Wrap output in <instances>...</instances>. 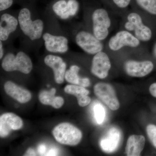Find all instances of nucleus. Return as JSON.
Listing matches in <instances>:
<instances>
[{"instance_id": "obj_1", "label": "nucleus", "mask_w": 156, "mask_h": 156, "mask_svg": "<svg viewBox=\"0 0 156 156\" xmlns=\"http://www.w3.org/2000/svg\"><path fill=\"white\" fill-rule=\"evenodd\" d=\"M20 34V48L26 52H38L44 46L43 35L45 21L43 14L40 15L30 7L23 6L18 11Z\"/></svg>"}, {"instance_id": "obj_2", "label": "nucleus", "mask_w": 156, "mask_h": 156, "mask_svg": "<svg viewBox=\"0 0 156 156\" xmlns=\"http://www.w3.org/2000/svg\"><path fill=\"white\" fill-rule=\"evenodd\" d=\"M42 14L45 21L43 40L46 53L67 54L69 52V39L59 20L48 9Z\"/></svg>"}, {"instance_id": "obj_3", "label": "nucleus", "mask_w": 156, "mask_h": 156, "mask_svg": "<svg viewBox=\"0 0 156 156\" xmlns=\"http://www.w3.org/2000/svg\"><path fill=\"white\" fill-rule=\"evenodd\" d=\"M74 23L66 22L62 27L67 34L69 40H72L78 47L89 55H94L102 51L103 45L101 41L94 36L92 32L78 28Z\"/></svg>"}, {"instance_id": "obj_4", "label": "nucleus", "mask_w": 156, "mask_h": 156, "mask_svg": "<svg viewBox=\"0 0 156 156\" xmlns=\"http://www.w3.org/2000/svg\"><path fill=\"white\" fill-rule=\"evenodd\" d=\"M6 47V51L2 59V67L7 72H18L29 74L33 68L32 61L27 53L13 45Z\"/></svg>"}, {"instance_id": "obj_5", "label": "nucleus", "mask_w": 156, "mask_h": 156, "mask_svg": "<svg viewBox=\"0 0 156 156\" xmlns=\"http://www.w3.org/2000/svg\"><path fill=\"white\" fill-rule=\"evenodd\" d=\"M0 41L5 47L13 44L20 34L17 12L7 11L0 12Z\"/></svg>"}, {"instance_id": "obj_6", "label": "nucleus", "mask_w": 156, "mask_h": 156, "mask_svg": "<svg viewBox=\"0 0 156 156\" xmlns=\"http://www.w3.org/2000/svg\"><path fill=\"white\" fill-rule=\"evenodd\" d=\"M90 19L92 34L101 41L105 40L108 36L111 24L107 11L101 8L95 9L91 13Z\"/></svg>"}, {"instance_id": "obj_7", "label": "nucleus", "mask_w": 156, "mask_h": 156, "mask_svg": "<svg viewBox=\"0 0 156 156\" xmlns=\"http://www.w3.org/2000/svg\"><path fill=\"white\" fill-rule=\"evenodd\" d=\"M53 134L58 143L70 146L78 144L83 136L80 130L69 123L58 124L53 129Z\"/></svg>"}, {"instance_id": "obj_8", "label": "nucleus", "mask_w": 156, "mask_h": 156, "mask_svg": "<svg viewBox=\"0 0 156 156\" xmlns=\"http://www.w3.org/2000/svg\"><path fill=\"white\" fill-rule=\"evenodd\" d=\"M79 8L77 0H56L48 9L59 20L68 22L77 14Z\"/></svg>"}, {"instance_id": "obj_9", "label": "nucleus", "mask_w": 156, "mask_h": 156, "mask_svg": "<svg viewBox=\"0 0 156 156\" xmlns=\"http://www.w3.org/2000/svg\"><path fill=\"white\" fill-rule=\"evenodd\" d=\"M128 21L125 23V27L127 31H134V35L139 41H148L152 37V32L143 23L142 18L136 13H130L127 17Z\"/></svg>"}, {"instance_id": "obj_10", "label": "nucleus", "mask_w": 156, "mask_h": 156, "mask_svg": "<svg viewBox=\"0 0 156 156\" xmlns=\"http://www.w3.org/2000/svg\"><path fill=\"white\" fill-rule=\"evenodd\" d=\"M43 62L53 71L55 82L58 84L62 83L64 80L67 64L61 55L46 53L43 58Z\"/></svg>"}, {"instance_id": "obj_11", "label": "nucleus", "mask_w": 156, "mask_h": 156, "mask_svg": "<svg viewBox=\"0 0 156 156\" xmlns=\"http://www.w3.org/2000/svg\"><path fill=\"white\" fill-rule=\"evenodd\" d=\"M95 95L112 110H117L120 107L115 89L109 84L99 83L94 87Z\"/></svg>"}, {"instance_id": "obj_12", "label": "nucleus", "mask_w": 156, "mask_h": 156, "mask_svg": "<svg viewBox=\"0 0 156 156\" xmlns=\"http://www.w3.org/2000/svg\"><path fill=\"white\" fill-rule=\"evenodd\" d=\"M140 41L135 36L127 30L118 32L110 39L109 48L113 51H118L124 47L136 48Z\"/></svg>"}, {"instance_id": "obj_13", "label": "nucleus", "mask_w": 156, "mask_h": 156, "mask_svg": "<svg viewBox=\"0 0 156 156\" xmlns=\"http://www.w3.org/2000/svg\"><path fill=\"white\" fill-rule=\"evenodd\" d=\"M93 55L91 73L99 79H105L108 76L109 71L111 68V63L108 56L102 51Z\"/></svg>"}, {"instance_id": "obj_14", "label": "nucleus", "mask_w": 156, "mask_h": 156, "mask_svg": "<svg viewBox=\"0 0 156 156\" xmlns=\"http://www.w3.org/2000/svg\"><path fill=\"white\" fill-rule=\"evenodd\" d=\"M23 126L22 119L13 113H5L0 117V136L5 137L12 130L20 129Z\"/></svg>"}, {"instance_id": "obj_15", "label": "nucleus", "mask_w": 156, "mask_h": 156, "mask_svg": "<svg viewBox=\"0 0 156 156\" xmlns=\"http://www.w3.org/2000/svg\"><path fill=\"white\" fill-rule=\"evenodd\" d=\"M154 64L150 61L129 60L126 62L125 69L128 76L134 77H143L151 72Z\"/></svg>"}, {"instance_id": "obj_16", "label": "nucleus", "mask_w": 156, "mask_h": 156, "mask_svg": "<svg viewBox=\"0 0 156 156\" xmlns=\"http://www.w3.org/2000/svg\"><path fill=\"white\" fill-rule=\"evenodd\" d=\"M121 134L118 128H112L101 140V149L107 153H111L117 149L119 145Z\"/></svg>"}, {"instance_id": "obj_17", "label": "nucleus", "mask_w": 156, "mask_h": 156, "mask_svg": "<svg viewBox=\"0 0 156 156\" xmlns=\"http://www.w3.org/2000/svg\"><path fill=\"white\" fill-rule=\"evenodd\" d=\"M4 89L8 95L20 103H27L31 98V94L29 91L17 86L12 81H7L4 85Z\"/></svg>"}, {"instance_id": "obj_18", "label": "nucleus", "mask_w": 156, "mask_h": 156, "mask_svg": "<svg viewBox=\"0 0 156 156\" xmlns=\"http://www.w3.org/2000/svg\"><path fill=\"white\" fill-rule=\"evenodd\" d=\"M145 139L143 135H132L129 136L126 148L128 156H139L145 145Z\"/></svg>"}, {"instance_id": "obj_19", "label": "nucleus", "mask_w": 156, "mask_h": 156, "mask_svg": "<svg viewBox=\"0 0 156 156\" xmlns=\"http://www.w3.org/2000/svg\"><path fill=\"white\" fill-rule=\"evenodd\" d=\"M66 93L75 96L77 98L78 103L81 107L88 105L91 102V98L88 96L89 93V90L85 87L76 85H69L65 87Z\"/></svg>"}, {"instance_id": "obj_20", "label": "nucleus", "mask_w": 156, "mask_h": 156, "mask_svg": "<svg viewBox=\"0 0 156 156\" xmlns=\"http://www.w3.org/2000/svg\"><path fill=\"white\" fill-rule=\"evenodd\" d=\"M80 68L76 65L71 66L69 69L66 70L65 75V79L68 83L73 85H78L84 87H89L90 81L89 78H82L79 76Z\"/></svg>"}, {"instance_id": "obj_21", "label": "nucleus", "mask_w": 156, "mask_h": 156, "mask_svg": "<svg viewBox=\"0 0 156 156\" xmlns=\"http://www.w3.org/2000/svg\"><path fill=\"white\" fill-rule=\"evenodd\" d=\"M56 89L52 88L50 91L44 90L39 94V100L45 105H51L55 108H59L63 105L64 100L62 97L55 96Z\"/></svg>"}, {"instance_id": "obj_22", "label": "nucleus", "mask_w": 156, "mask_h": 156, "mask_svg": "<svg viewBox=\"0 0 156 156\" xmlns=\"http://www.w3.org/2000/svg\"><path fill=\"white\" fill-rule=\"evenodd\" d=\"M141 9L151 14L156 15V0H135Z\"/></svg>"}, {"instance_id": "obj_23", "label": "nucleus", "mask_w": 156, "mask_h": 156, "mask_svg": "<svg viewBox=\"0 0 156 156\" xmlns=\"http://www.w3.org/2000/svg\"><path fill=\"white\" fill-rule=\"evenodd\" d=\"M94 113L96 122L99 125L102 124L105 116L104 108L100 104L98 103L94 107Z\"/></svg>"}, {"instance_id": "obj_24", "label": "nucleus", "mask_w": 156, "mask_h": 156, "mask_svg": "<svg viewBox=\"0 0 156 156\" xmlns=\"http://www.w3.org/2000/svg\"><path fill=\"white\" fill-rule=\"evenodd\" d=\"M146 130L149 139L156 148V126L151 124L147 126Z\"/></svg>"}, {"instance_id": "obj_25", "label": "nucleus", "mask_w": 156, "mask_h": 156, "mask_svg": "<svg viewBox=\"0 0 156 156\" xmlns=\"http://www.w3.org/2000/svg\"><path fill=\"white\" fill-rule=\"evenodd\" d=\"M14 3V0H0V12L9 10Z\"/></svg>"}, {"instance_id": "obj_26", "label": "nucleus", "mask_w": 156, "mask_h": 156, "mask_svg": "<svg viewBox=\"0 0 156 156\" xmlns=\"http://www.w3.org/2000/svg\"><path fill=\"white\" fill-rule=\"evenodd\" d=\"M113 1L118 7L124 9L129 5L131 0H113Z\"/></svg>"}, {"instance_id": "obj_27", "label": "nucleus", "mask_w": 156, "mask_h": 156, "mask_svg": "<svg viewBox=\"0 0 156 156\" xmlns=\"http://www.w3.org/2000/svg\"><path fill=\"white\" fill-rule=\"evenodd\" d=\"M6 51V47L2 41H0V59H2L5 55Z\"/></svg>"}, {"instance_id": "obj_28", "label": "nucleus", "mask_w": 156, "mask_h": 156, "mask_svg": "<svg viewBox=\"0 0 156 156\" xmlns=\"http://www.w3.org/2000/svg\"><path fill=\"white\" fill-rule=\"evenodd\" d=\"M149 91L151 95L156 98V83L151 85L149 88Z\"/></svg>"}, {"instance_id": "obj_29", "label": "nucleus", "mask_w": 156, "mask_h": 156, "mask_svg": "<svg viewBox=\"0 0 156 156\" xmlns=\"http://www.w3.org/2000/svg\"><path fill=\"white\" fill-rule=\"evenodd\" d=\"M46 147L44 145L41 144V145H40L39 147L38 148V152L40 154L43 155L46 152Z\"/></svg>"}, {"instance_id": "obj_30", "label": "nucleus", "mask_w": 156, "mask_h": 156, "mask_svg": "<svg viewBox=\"0 0 156 156\" xmlns=\"http://www.w3.org/2000/svg\"><path fill=\"white\" fill-rule=\"evenodd\" d=\"M36 153L35 151L33 149L31 148H29L26 153L25 155L24 156H36Z\"/></svg>"}, {"instance_id": "obj_31", "label": "nucleus", "mask_w": 156, "mask_h": 156, "mask_svg": "<svg viewBox=\"0 0 156 156\" xmlns=\"http://www.w3.org/2000/svg\"><path fill=\"white\" fill-rule=\"evenodd\" d=\"M57 155V151L56 150L53 149L51 150L48 152V153L46 154V156H56Z\"/></svg>"}, {"instance_id": "obj_32", "label": "nucleus", "mask_w": 156, "mask_h": 156, "mask_svg": "<svg viewBox=\"0 0 156 156\" xmlns=\"http://www.w3.org/2000/svg\"><path fill=\"white\" fill-rule=\"evenodd\" d=\"M154 55L156 57V43L154 45Z\"/></svg>"}]
</instances>
